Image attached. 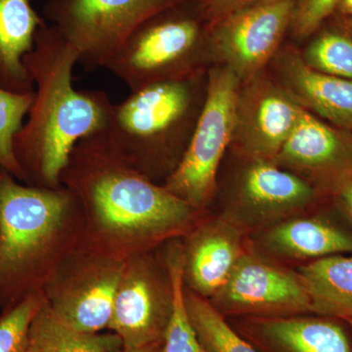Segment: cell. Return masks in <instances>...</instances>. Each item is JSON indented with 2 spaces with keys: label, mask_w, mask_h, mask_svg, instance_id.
<instances>
[{
  "label": "cell",
  "mask_w": 352,
  "mask_h": 352,
  "mask_svg": "<svg viewBox=\"0 0 352 352\" xmlns=\"http://www.w3.org/2000/svg\"><path fill=\"white\" fill-rule=\"evenodd\" d=\"M60 182L80 201L82 247L124 261L184 237L204 219L203 212L127 164L105 131L76 145Z\"/></svg>",
  "instance_id": "1"
},
{
  "label": "cell",
  "mask_w": 352,
  "mask_h": 352,
  "mask_svg": "<svg viewBox=\"0 0 352 352\" xmlns=\"http://www.w3.org/2000/svg\"><path fill=\"white\" fill-rule=\"evenodd\" d=\"M78 60V50L48 23L25 58L34 97L14 138V153L25 184L61 186L60 175L76 145L107 129L113 103L102 90L74 87Z\"/></svg>",
  "instance_id": "2"
},
{
  "label": "cell",
  "mask_w": 352,
  "mask_h": 352,
  "mask_svg": "<svg viewBox=\"0 0 352 352\" xmlns=\"http://www.w3.org/2000/svg\"><path fill=\"white\" fill-rule=\"evenodd\" d=\"M83 235L82 208L72 190L22 184L0 173V309L41 295Z\"/></svg>",
  "instance_id": "3"
},
{
  "label": "cell",
  "mask_w": 352,
  "mask_h": 352,
  "mask_svg": "<svg viewBox=\"0 0 352 352\" xmlns=\"http://www.w3.org/2000/svg\"><path fill=\"white\" fill-rule=\"evenodd\" d=\"M193 78L151 83L113 104L106 138L127 164L157 184L182 161L195 129L194 115L201 110H196L199 83Z\"/></svg>",
  "instance_id": "4"
},
{
  "label": "cell",
  "mask_w": 352,
  "mask_h": 352,
  "mask_svg": "<svg viewBox=\"0 0 352 352\" xmlns=\"http://www.w3.org/2000/svg\"><path fill=\"white\" fill-rule=\"evenodd\" d=\"M204 19L194 0H182L138 25L120 44L103 68L131 91L190 75L200 56Z\"/></svg>",
  "instance_id": "5"
},
{
  "label": "cell",
  "mask_w": 352,
  "mask_h": 352,
  "mask_svg": "<svg viewBox=\"0 0 352 352\" xmlns=\"http://www.w3.org/2000/svg\"><path fill=\"white\" fill-rule=\"evenodd\" d=\"M206 85L188 147L164 183L170 193L201 212L214 198L219 164L233 141L241 82L226 66L214 67Z\"/></svg>",
  "instance_id": "6"
},
{
  "label": "cell",
  "mask_w": 352,
  "mask_h": 352,
  "mask_svg": "<svg viewBox=\"0 0 352 352\" xmlns=\"http://www.w3.org/2000/svg\"><path fill=\"white\" fill-rule=\"evenodd\" d=\"M182 0H47L46 23L78 50V64L92 71L109 58L134 29Z\"/></svg>",
  "instance_id": "7"
},
{
  "label": "cell",
  "mask_w": 352,
  "mask_h": 352,
  "mask_svg": "<svg viewBox=\"0 0 352 352\" xmlns=\"http://www.w3.org/2000/svg\"><path fill=\"white\" fill-rule=\"evenodd\" d=\"M124 259L82 247L58 266L43 289L58 318L78 332L109 329Z\"/></svg>",
  "instance_id": "8"
},
{
  "label": "cell",
  "mask_w": 352,
  "mask_h": 352,
  "mask_svg": "<svg viewBox=\"0 0 352 352\" xmlns=\"http://www.w3.org/2000/svg\"><path fill=\"white\" fill-rule=\"evenodd\" d=\"M175 305L173 279L162 247L124 261L108 330L124 349L163 342Z\"/></svg>",
  "instance_id": "9"
},
{
  "label": "cell",
  "mask_w": 352,
  "mask_h": 352,
  "mask_svg": "<svg viewBox=\"0 0 352 352\" xmlns=\"http://www.w3.org/2000/svg\"><path fill=\"white\" fill-rule=\"evenodd\" d=\"M208 300L226 319L312 314L296 270L259 254L250 244L226 283Z\"/></svg>",
  "instance_id": "10"
},
{
  "label": "cell",
  "mask_w": 352,
  "mask_h": 352,
  "mask_svg": "<svg viewBox=\"0 0 352 352\" xmlns=\"http://www.w3.org/2000/svg\"><path fill=\"white\" fill-rule=\"evenodd\" d=\"M319 192L272 162L254 161L236 176L220 215L248 236L289 217L307 214Z\"/></svg>",
  "instance_id": "11"
},
{
  "label": "cell",
  "mask_w": 352,
  "mask_h": 352,
  "mask_svg": "<svg viewBox=\"0 0 352 352\" xmlns=\"http://www.w3.org/2000/svg\"><path fill=\"white\" fill-rule=\"evenodd\" d=\"M296 0H261L210 24L212 52L241 83L261 75L291 27Z\"/></svg>",
  "instance_id": "12"
},
{
  "label": "cell",
  "mask_w": 352,
  "mask_h": 352,
  "mask_svg": "<svg viewBox=\"0 0 352 352\" xmlns=\"http://www.w3.org/2000/svg\"><path fill=\"white\" fill-rule=\"evenodd\" d=\"M244 85L238 95L233 141L248 159L273 163L305 109L261 74Z\"/></svg>",
  "instance_id": "13"
},
{
  "label": "cell",
  "mask_w": 352,
  "mask_h": 352,
  "mask_svg": "<svg viewBox=\"0 0 352 352\" xmlns=\"http://www.w3.org/2000/svg\"><path fill=\"white\" fill-rule=\"evenodd\" d=\"M317 191H336L352 175V133L328 126L303 110L302 118L273 162Z\"/></svg>",
  "instance_id": "14"
},
{
  "label": "cell",
  "mask_w": 352,
  "mask_h": 352,
  "mask_svg": "<svg viewBox=\"0 0 352 352\" xmlns=\"http://www.w3.org/2000/svg\"><path fill=\"white\" fill-rule=\"evenodd\" d=\"M183 283L210 300L226 283L249 248V236L222 215L199 222L182 238Z\"/></svg>",
  "instance_id": "15"
},
{
  "label": "cell",
  "mask_w": 352,
  "mask_h": 352,
  "mask_svg": "<svg viewBox=\"0 0 352 352\" xmlns=\"http://www.w3.org/2000/svg\"><path fill=\"white\" fill-rule=\"evenodd\" d=\"M261 352H352L344 320L316 314L227 319Z\"/></svg>",
  "instance_id": "16"
},
{
  "label": "cell",
  "mask_w": 352,
  "mask_h": 352,
  "mask_svg": "<svg viewBox=\"0 0 352 352\" xmlns=\"http://www.w3.org/2000/svg\"><path fill=\"white\" fill-rule=\"evenodd\" d=\"M249 237L252 249L280 263L352 252V234L316 215H296Z\"/></svg>",
  "instance_id": "17"
},
{
  "label": "cell",
  "mask_w": 352,
  "mask_h": 352,
  "mask_svg": "<svg viewBox=\"0 0 352 352\" xmlns=\"http://www.w3.org/2000/svg\"><path fill=\"white\" fill-rule=\"evenodd\" d=\"M275 56L276 82L298 106L352 132V80L315 71L294 50Z\"/></svg>",
  "instance_id": "18"
},
{
  "label": "cell",
  "mask_w": 352,
  "mask_h": 352,
  "mask_svg": "<svg viewBox=\"0 0 352 352\" xmlns=\"http://www.w3.org/2000/svg\"><path fill=\"white\" fill-rule=\"evenodd\" d=\"M45 23L32 0H0V87L18 94L34 92L25 58Z\"/></svg>",
  "instance_id": "19"
},
{
  "label": "cell",
  "mask_w": 352,
  "mask_h": 352,
  "mask_svg": "<svg viewBox=\"0 0 352 352\" xmlns=\"http://www.w3.org/2000/svg\"><path fill=\"white\" fill-rule=\"evenodd\" d=\"M296 271L311 302L312 314L352 320V252L315 259Z\"/></svg>",
  "instance_id": "20"
},
{
  "label": "cell",
  "mask_w": 352,
  "mask_h": 352,
  "mask_svg": "<svg viewBox=\"0 0 352 352\" xmlns=\"http://www.w3.org/2000/svg\"><path fill=\"white\" fill-rule=\"evenodd\" d=\"M122 347L116 333L78 332L60 320L45 298L30 329L29 352H110Z\"/></svg>",
  "instance_id": "21"
},
{
  "label": "cell",
  "mask_w": 352,
  "mask_h": 352,
  "mask_svg": "<svg viewBox=\"0 0 352 352\" xmlns=\"http://www.w3.org/2000/svg\"><path fill=\"white\" fill-rule=\"evenodd\" d=\"M175 289L173 315L163 342V352H210L199 340L190 322L184 302L183 247L182 238L171 240L162 247Z\"/></svg>",
  "instance_id": "22"
},
{
  "label": "cell",
  "mask_w": 352,
  "mask_h": 352,
  "mask_svg": "<svg viewBox=\"0 0 352 352\" xmlns=\"http://www.w3.org/2000/svg\"><path fill=\"white\" fill-rule=\"evenodd\" d=\"M184 302L190 322L203 346L210 352H261L234 330L228 320L207 298L184 287Z\"/></svg>",
  "instance_id": "23"
},
{
  "label": "cell",
  "mask_w": 352,
  "mask_h": 352,
  "mask_svg": "<svg viewBox=\"0 0 352 352\" xmlns=\"http://www.w3.org/2000/svg\"><path fill=\"white\" fill-rule=\"evenodd\" d=\"M34 92L18 94L0 87V173H8L21 182H25L15 153L14 138L24 124Z\"/></svg>",
  "instance_id": "24"
},
{
  "label": "cell",
  "mask_w": 352,
  "mask_h": 352,
  "mask_svg": "<svg viewBox=\"0 0 352 352\" xmlns=\"http://www.w3.org/2000/svg\"><path fill=\"white\" fill-rule=\"evenodd\" d=\"M310 68L325 75L352 80V39L338 32H324L302 55Z\"/></svg>",
  "instance_id": "25"
},
{
  "label": "cell",
  "mask_w": 352,
  "mask_h": 352,
  "mask_svg": "<svg viewBox=\"0 0 352 352\" xmlns=\"http://www.w3.org/2000/svg\"><path fill=\"white\" fill-rule=\"evenodd\" d=\"M43 302V294L32 296L2 311L0 352H29L30 329Z\"/></svg>",
  "instance_id": "26"
},
{
  "label": "cell",
  "mask_w": 352,
  "mask_h": 352,
  "mask_svg": "<svg viewBox=\"0 0 352 352\" xmlns=\"http://www.w3.org/2000/svg\"><path fill=\"white\" fill-rule=\"evenodd\" d=\"M340 0H296L292 19V31L298 38L314 34L329 17Z\"/></svg>",
  "instance_id": "27"
},
{
  "label": "cell",
  "mask_w": 352,
  "mask_h": 352,
  "mask_svg": "<svg viewBox=\"0 0 352 352\" xmlns=\"http://www.w3.org/2000/svg\"><path fill=\"white\" fill-rule=\"evenodd\" d=\"M259 1L261 0H194L204 19L210 21V24L234 11Z\"/></svg>",
  "instance_id": "28"
},
{
  "label": "cell",
  "mask_w": 352,
  "mask_h": 352,
  "mask_svg": "<svg viewBox=\"0 0 352 352\" xmlns=\"http://www.w3.org/2000/svg\"><path fill=\"white\" fill-rule=\"evenodd\" d=\"M333 194L338 197L340 208L352 222V175L340 182Z\"/></svg>",
  "instance_id": "29"
},
{
  "label": "cell",
  "mask_w": 352,
  "mask_h": 352,
  "mask_svg": "<svg viewBox=\"0 0 352 352\" xmlns=\"http://www.w3.org/2000/svg\"><path fill=\"white\" fill-rule=\"evenodd\" d=\"M110 352H163V342L148 344V346L134 347V349H124L120 347L119 349Z\"/></svg>",
  "instance_id": "30"
},
{
  "label": "cell",
  "mask_w": 352,
  "mask_h": 352,
  "mask_svg": "<svg viewBox=\"0 0 352 352\" xmlns=\"http://www.w3.org/2000/svg\"><path fill=\"white\" fill-rule=\"evenodd\" d=\"M342 3V6L344 7L346 11L352 13V0H340Z\"/></svg>",
  "instance_id": "31"
},
{
  "label": "cell",
  "mask_w": 352,
  "mask_h": 352,
  "mask_svg": "<svg viewBox=\"0 0 352 352\" xmlns=\"http://www.w3.org/2000/svg\"><path fill=\"white\" fill-rule=\"evenodd\" d=\"M347 323H349V325L351 326V329H352V320H349V321H346Z\"/></svg>",
  "instance_id": "32"
}]
</instances>
